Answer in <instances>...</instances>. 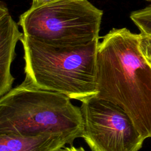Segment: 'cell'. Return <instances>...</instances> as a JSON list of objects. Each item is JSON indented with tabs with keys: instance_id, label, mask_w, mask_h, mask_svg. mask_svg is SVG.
Wrapping results in <instances>:
<instances>
[{
	"instance_id": "cell-1",
	"label": "cell",
	"mask_w": 151,
	"mask_h": 151,
	"mask_svg": "<svg viewBox=\"0 0 151 151\" xmlns=\"http://www.w3.org/2000/svg\"><path fill=\"white\" fill-rule=\"evenodd\" d=\"M141 34L113 28L99 41L96 96L120 106L144 139L151 137V65Z\"/></svg>"
},
{
	"instance_id": "cell-2",
	"label": "cell",
	"mask_w": 151,
	"mask_h": 151,
	"mask_svg": "<svg viewBox=\"0 0 151 151\" xmlns=\"http://www.w3.org/2000/svg\"><path fill=\"white\" fill-rule=\"evenodd\" d=\"M99 40L79 45L48 44L23 34L24 81L81 101L97 94Z\"/></svg>"
},
{
	"instance_id": "cell-3",
	"label": "cell",
	"mask_w": 151,
	"mask_h": 151,
	"mask_svg": "<svg viewBox=\"0 0 151 151\" xmlns=\"http://www.w3.org/2000/svg\"><path fill=\"white\" fill-rule=\"evenodd\" d=\"M81 109L67 96L24 81L0 97V134L71 133L82 137Z\"/></svg>"
},
{
	"instance_id": "cell-4",
	"label": "cell",
	"mask_w": 151,
	"mask_h": 151,
	"mask_svg": "<svg viewBox=\"0 0 151 151\" xmlns=\"http://www.w3.org/2000/svg\"><path fill=\"white\" fill-rule=\"evenodd\" d=\"M103 12L88 0H53L19 17L23 34L59 45H79L99 39Z\"/></svg>"
},
{
	"instance_id": "cell-5",
	"label": "cell",
	"mask_w": 151,
	"mask_h": 151,
	"mask_svg": "<svg viewBox=\"0 0 151 151\" xmlns=\"http://www.w3.org/2000/svg\"><path fill=\"white\" fill-rule=\"evenodd\" d=\"M82 137L91 151H138L144 141L119 105L94 96L81 101Z\"/></svg>"
},
{
	"instance_id": "cell-6",
	"label": "cell",
	"mask_w": 151,
	"mask_h": 151,
	"mask_svg": "<svg viewBox=\"0 0 151 151\" xmlns=\"http://www.w3.org/2000/svg\"><path fill=\"white\" fill-rule=\"evenodd\" d=\"M23 33L12 19L3 2L0 4V97L12 89L14 78L11 73V65L15 56L18 41Z\"/></svg>"
},
{
	"instance_id": "cell-7",
	"label": "cell",
	"mask_w": 151,
	"mask_h": 151,
	"mask_svg": "<svg viewBox=\"0 0 151 151\" xmlns=\"http://www.w3.org/2000/svg\"><path fill=\"white\" fill-rule=\"evenodd\" d=\"M80 137L71 133L22 136L0 134V151H57Z\"/></svg>"
},
{
	"instance_id": "cell-8",
	"label": "cell",
	"mask_w": 151,
	"mask_h": 151,
	"mask_svg": "<svg viewBox=\"0 0 151 151\" xmlns=\"http://www.w3.org/2000/svg\"><path fill=\"white\" fill-rule=\"evenodd\" d=\"M130 18L143 35L151 36V4L145 8L134 11Z\"/></svg>"
},
{
	"instance_id": "cell-9",
	"label": "cell",
	"mask_w": 151,
	"mask_h": 151,
	"mask_svg": "<svg viewBox=\"0 0 151 151\" xmlns=\"http://www.w3.org/2000/svg\"><path fill=\"white\" fill-rule=\"evenodd\" d=\"M140 45L145 57L151 65V36L142 35Z\"/></svg>"
},
{
	"instance_id": "cell-10",
	"label": "cell",
	"mask_w": 151,
	"mask_h": 151,
	"mask_svg": "<svg viewBox=\"0 0 151 151\" xmlns=\"http://www.w3.org/2000/svg\"><path fill=\"white\" fill-rule=\"evenodd\" d=\"M53 0H32V5L30 8H37L46 4Z\"/></svg>"
},
{
	"instance_id": "cell-11",
	"label": "cell",
	"mask_w": 151,
	"mask_h": 151,
	"mask_svg": "<svg viewBox=\"0 0 151 151\" xmlns=\"http://www.w3.org/2000/svg\"><path fill=\"white\" fill-rule=\"evenodd\" d=\"M57 151H86V150L83 147H76L73 146H67L65 147H64Z\"/></svg>"
},
{
	"instance_id": "cell-12",
	"label": "cell",
	"mask_w": 151,
	"mask_h": 151,
	"mask_svg": "<svg viewBox=\"0 0 151 151\" xmlns=\"http://www.w3.org/2000/svg\"><path fill=\"white\" fill-rule=\"evenodd\" d=\"M145 1H148V2H151V0H145Z\"/></svg>"
}]
</instances>
